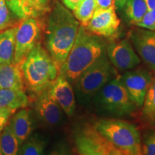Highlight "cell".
I'll list each match as a JSON object with an SVG mask.
<instances>
[{
  "label": "cell",
  "mask_w": 155,
  "mask_h": 155,
  "mask_svg": "<svg viewBox=\"0 0 155 155\" xmlns=\"http://www.w3.org/2000/svg\"><path fill=\"white\" fill-rule=\"evenodd\" d=\"M80 22L73 13L59 2H55L48 19L46 47L58 68L61 67L71 51Z\"/></svg>",
  "instance_id": "cell-1"
},
{
  "label": "cell",
  "mask_w": 155,
  "mask_h": 155,
  "mask_svg": "<svg viewBox=\"0 0 155 155\" xmlns=\"http://www.w3.org/2000/svg\"><path fill=\"white\" fill-rule=\"evenodd\" d=\"M105 44L99 37L91 33L83 25L66 60L59 69L71 83H76L80 75L104 53Z\"/></svg>",
  "instance_id": "cell-2"
},
{
  "label": "cell",
  "mask_w": 155,
  "mask_h": 155,
  "mask_svg": "<svg viewBox=\"0 0 155 155\" xmlns=\"http://www.w3.org/2000/svg\"><path fill=\"white\" fill-rule=\"evenodd\" d=\"M24 85L38 96L50 86L59 73V68L45 48L38 43L20 64Z\"/></svg>",
  "instance_id": "cell-3"
},
{
  "label": "cell",
  "mask_w": 155,
  "mask_h": 155,
  "mask_svg": "<svg viewBox=\"0 0 155 155\" xmlns=\"http://www.w3.org/2000/svg\"><path fill=\"white\" fill-rule=\"evenodd\" d=\"M94 128L122 154L143 155L140 134L132 124L119 119H101Z\"/></svg>",
  "instance_id": "cell-4"
},
{
  "label": "cell",
  "mask_w": 155,
  "mask_h": 155,
  "mask_svg": "<svg viewBox=\"0 0 155 155\" xmlns=\"http://www.w3.org/2000/svg\"><path fill=\"white\" fill-rule=\"evenodd\" d=\"M115 75V70L104 52L80 75L76 82L78 88L84 96H92L114 78Z\"/></svg>",
  "instance_id": "cell-5"
},
{
  "label": "cell",
  "mask_w": 155,
  "mask_h": 155,
  "mask_svg": "<svg viewBox=\"0 0 155 155\" xmlns=\"http://www.w3.org/2000/svg\"><path fill=\"white\" fill-rule=\"evenodd\" d=\"M100 91L101 105L110 114L124 116L135 111L136 106L119 78H114Z\"/></svg>",
  "instance_id": "cell-6"
},
{
  "label": "cell",
  "mask_w": 155,
  "mask_h": 155,
  "mask_svg": "<svg viewBox=\"0 0 155 155\" xmlns=\"http://www.w3.org/2000/svg\"><path fill=\"white\" fill-rule=\"evenodd\" d=\"M42 24L39 17L21 20L16 27L14 63L20 65L27 55L39 42Z\"/></svg>",
  "instance_id": "cell-7"
},
{
  "label": "cell",
  "mask_w": 155,
  "mask_h": 155,
  "mask_svg": "<svg viewBox=\"0 0 155 155\" xmlns=\"http://www.w3.org/2000/svg\"><path fill=\"white\" fill-rule=\"evenodd\" d=\"M75 141L80 155H124L103 138L94 128H86L76 136Z\"/></svg>",
  "instance_id": "cell-8"
},
{
  "label": "cell",
  "mask_w": 155,
  "mask_h": 155,
  "mask_svg": "<svg viewBox=\"0 0 155 155\" xmlns=\"http://www.w3.org/2000/svg\"><path fill=\"white\" fill-rule=\"evenodd\" d=\"M121 82L136 107H142L152 78L146 70L140 68L124 73Z\"/></svg>",
  "instance_id": "cell-9"
},
{
  "label": "cell",
  "mask_w": 155,
  "mask_h": 155,
  "mask_svg": "<svg viewBox=\"0 0 155 155\" xmlns=\"http://www.w3.org/2000/svg\"><path fill=\"white\" fill-rule=\"evenodd\" d=\"M121 22L116 14V6L107 9H96L85 28L98 37L111 38L117 33Z\"/></svg>",
  "instance_id": "cell-10"
},
{
  "label": "cell",
  "mask_w": 155,
  "mask_h": 155,
  "mask_svg": "<svg viewBox=\"0 0 155 155\" xmlns=\"http://www.w3.org/2000/svg\"><path fill=\"white\" fill-rule=\"evenodd\" d=\"M106 55L112 65L121 71L134 69L141 63L140 58L135 53L128 39L108 45Z\"/></svg>",
  "instance_id": "cell-11"
},
{
  "label": "cell",
  "mask_w": 155,
  "mask_h": 155,
  "mask_svg": "<svg viewBox=\"0 0 155 155\" xmlns=\"http://www.w3.org/2000/svg\"><path fill=\"white\" fill-rule=\"evenodd\" d=\"M136 50L145 64L155 71V32L144 28L131 30L129 35Z\"/></svg>",
  "instance_id": "cell-12"
},
{
  "label": "cell",
  "mask_w": 155,
  "mask_h": 155,
  "mask_svg": "<svg viewBox=\"0 0 155 155\" xmlns=\"http://www.w3.org/2000/svg\"><path fill=\"white\" fill-rule=\"evenodd\" d=\"M16 18L19 20L40 17L51 9L52 0H5Z\"/></svg>",
  "instance_id": "cell-13"
},
{
  "label": "cell",
  "mask_w": 155,
  "mask_h": 155,
  "mask_svg": "<svg viewBox=\"0 0 155 155\" xmlns=\"http://www.w3.org/2000/svg\"><path fill=\"white\" fill-rule=\"evenodd\" d=\"M48 90L61 109L68 116H72L75 111V101L71 83L63 75L58 73Z\"/></svg>",
  "instance_id": "cell-14"
},
{
  "label": "cell",
  "mask_w": 155,
  "mask_h": 155,
  "mask_svg": "<svg viewBox=\"0 0 155 155\" xmlns=\"http://www.w3.org/2000/svg\"><path fill=\"white\" fill-rule=\"evenodd\" d=\"M35 105L38 116L46 124L55 125L61 121L62 109L50 95L48 88L37 96Z\"/></svg>",
  "instance_id": "cell-15"
},
{
  "label": "cell",
  "mask_w": 155,
  "mask_h": 155,
  "mask_svg": "<svg viewBox=\"0 0 155 155\" xmlns=\"http://www.w3.org/2000/svg\"><path fill=\"white\" fill-rule=\"evenodd\" d=\"M8 125L19 145H22L30 137L33 129L30 111L25 108H21L13 116Z\"/></svg>",
  "instance_id": "cell-16"
},
{
  "label": "cell",
  "mask_w": 155,
  "mask_h": 155,
  "mask_svg": "<svg viewBox=\"0 0 155 155\" xmlns=\"http://www.w3.org/2000/svg\"><path fill=\"white\" fill-rule=\"evenodd\" d=\"M24 87L20 65L15 63L0 65V89L23 90Z\"/></svg>",
  "instance_id": "cell-17"
},
{
  "label": "cell",
  "mask_w": 155,
  "mask_h": 155,
  "mask_svg": "<svg viewBox=\"0 0 155 155\" xmlns=\"http://www.w3.org/2000/svg\"><path fill=\"white\" fill-rule=\"evenodd\" d=\"M29 104V97L23 90L0 89V108L16 111L25 108Z\"/></svg>",
  "instance_id": "cell-18"
},
{
  "label": "cell",
  "mask_w": 155,
  "mask_h": 155,
  "mask_svg": "<svg viewBox=\"0 0 155 155\" xmlns=\"http://www.w3.org/2000/svg\"><path fill=\"white\" fill-rule=\"evenodd\" d=\"M16 27L0 32V65L14 63Z\"/></svg>",
  "instance_id": "cell-19"
},
{
  "label": "cell",
  "mask_w": 155,
  "mask_h": 155,
  "mask_svg": "<svg viewBox=\"0 0 155 155\" xmlns=\"http://www.w3.org/2000/svg\"><path fill=\"white\" fill-rule=\"evenodd\" d=\"M19 146L18 140L7 125L0 134V155H18Z\"/></svg>",
  "instance_id": "cell-20"
},
{
  "label": "cell",
  "mask_w": 155,
  "mask_h": 155,
  "mask_svg": "<svg viewBox=\"0 0 155 155\" xmlns=\"http://www.w3.org/2000/svg\"><path fill=\"white\" fill-rule=\"evenodd\" d=\"M125 14L131 24L139 23L148 11L144 0H127Z\"/></svg>",
  "instance_id": "cell-21"
},
{
  "label": "cell",
  "mask_w": 155,
  "mask_h": 155,
  "mask_svg": "<svg viewBox=\"0 0 155 155\" xmlns=\"http://www.w3.org/2000/svg\"><path fill=\"white\" fill-rule=\"evenodd\" d=\"M142 116L145 121L155 125V78H152L142 106Z\"/></svg>",
  "instance_id": "cell-22"
},
{
  "label": "cell",
  "mask_w": 155,
  "mask_h": 155,
  "mask_svg": "<svg viewBox=\"0 0 155 155\" xmlns=\"http://www.w3.org/2000/svg\"><path fill=\"white\" fill-rule=\"evenodd\" d=\"M96 9L95 0H81L73 14L83 26L88 24Z\"/></svg>",
  "instance_id": "cell-23"
},
{
  "label": "cell",
  "mask_w": 155,
  "mask_h": 155,
  "mask_svg": "<svg viewBox=\"0 0 155 155\" xmlns=\"http://www.w3.org/2000/svg\"><path fill=\"white\" fill-rule=\"evenodd\" d=\"M45 143L38 136L25 141L19 155H43Z\"/></svg>",
  "instance_id": "cell-24"
},
{
  "label": "cell",
  "mask_w": 155,
  "mask_h": 155,
  "mask_svg": "<svg viewBox=\"0 0 155 155\" xmlns=\"http://www.w3.org/2000/svg\"><path fill=\"white\" fill-rule=\"evenodd\" d=\"M13 15L5 0H0V32L11 27L13 22Z\"/></svg>",
  "instance_id": "cell-25"
},
{
  "label": "cell",
  "mask_w": 155,
  "mask_h": 155,
  "mask_svg": "<svg viewBox=\"0 0 155 155\" xmlns=\"http://www.w3.org/2000/svg\"><path fill=\"white\" fill-rule=\"evenodd\" d=\"M136 26L155 32V9L147 11L141 20Z\"/></svg>",
  "instance_id": "cell-26"
},
{
  "label": "cell",
  "mask_w": 155,
  "mask_h": 155,
  "mask_svg": "<svg viewBox=\"0 0 155 155\" xmlns=\"http://www.w3.org/2000/svg\"><path fill=\"white\" fill-rule=\"evenodd\" d=\"M142 154L155 155V131H151L145 136Z\"/></svg>",
  "instance_id": "cell-27"
},
{
  "label": "cell",
  "mask_w": 155,
  "mask_h": 155,
  "mask_svg": "<svg viewBox=\"0 0 155 155\" xmlns=\"http://www.w3.org/2000/svg\"><path fill=\"white\" fill-rule=\"evenodd\" d=\"M14 110L9 109V108H0V134L7 126L10 116L15 113Z\"/></svg>",
  "instance_id": "cell-28"
},
{
  "label": "cell",
  "mask_w": 155,
  "mask_h": 155,
  "mask_svg": "<svg viewBox=\"0 0 155 155\" xmlns=\"http://www.w3.org/2000/svg\"><path fill=\"white\" fill-rule=\"evenodd\" d=\"M96 9H107L115 5L114 0H95Z\"/></svg>",
  "instance_id": "cell-29"
},
{
  "label": "cell",
  "mask_w": 155,
  "mask_h": 155,
  "mask_svg": "<svg viewBox=\"0 0 155 155\" xmlns=\"http://www.w3.org/2000/svg\"><path fill=\"white\" fill-rule=\"evenodd\" d=\"M61 1L67 9L73 11L76 8L81 0H61Z\"/></svg>",
  "instance_id": "cell-30"
},
{
  "label": "cell",
  "mask_w": 155,
  "mask_h": 155,
  "mask_svg": "<svg viewBox=\"0 0 155 155\" xmlns=\"http://www.w3.org/2000/svg\"><path fill=\"white\" fill-rule=\"evenodd\" d=\"M49 155H71L70 152L65 147H60L54 150Z\"/></svg>",
  "instance_id": "cell-31"
},
{
  "label": "cell",
  "mask_w": 155,
  "mask_h": 155,
  "mask_svg": "<svg viewBox=\"0 0 155 155\" xmlns=\"http://www.w3.org/2000/svg\"><path fill=\"white\" fill-rule=\"evenodd\" d=\"M148 11L155 9V0H144Z\"/></svg>",
  "instance_id": "cell-32"
},
{
  "label": "cell",
  "mask_w": 155,
  "mask_h": 155,
  "mask_svg": "<svg viewBox=\"0 0 155 155\" xmlns=\"http://www.w3.org/2000/svg\"><path fill=\"white\" fill-rule=\"evenodd\" d=\"M126 2H127V0H114L115 6L119 9H121L124 7Z\"/></svg>",
  "instance_id": "cell-33"
}]
</instances>
